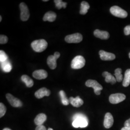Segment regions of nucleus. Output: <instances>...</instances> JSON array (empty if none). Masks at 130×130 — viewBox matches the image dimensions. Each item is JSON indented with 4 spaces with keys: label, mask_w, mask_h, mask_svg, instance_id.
<instances>
[{
    "label": "nucleus",
    "mask_w": 130,
    "mask_h": 130,
    "mask_svg": "<svg viewBox=\"0 0 130 130\" xmlns=\"http://www.w3.org/2000/svg\"><path fill=\"white\" fill-rule=\"evenodd\" d=\"M6 98L10 105L14 107H19L22 106V102L17 98L14 97L13 95L10 93H7Z\"/></svg>",
    "instance_id": "10"
},
{
    "label": "nucleus",
    "mask_w": 130,
    "mask_h": 130,
    "mask_svg": "<svg viewBox=\"0 0 130 130\" xmlns=\"http://www.w3.org/2000/svg\"><path fill=\"white\" fill-rule=\"evenodd\" d=\"M90 8V5L88 3L85 1L82 2L80 5V10L79 13L81 14L84 15L88 12L89 9Z\"/></svg>",
    "instance_id": "21"
},
{
    "label": "nucleus",
    "mask_w": 130,
    "mask_h": 130,
    "mask_svg": "<svg viewBox=\"0 0 130 130\" xmlns=\"http://www.w3.org/2000/svg\"><path fill=\"white\" fill-rule=\"evenodd\" d=\"M8 41L7 37L4 35H1L0 36V43L1 44L6 43Z\"/></svg>",
    "instance_id": "29"
},
{
    "label": "nucleus",
    "mask_w": 130,
    "mask_h": 130,
    "mask_svg": "<svg viewBox=\"0 0 130 130\" xmlns=\"http://www.w3.org/2000/svg\"><path fill=\"white\" fill-rule=\"evenodd\" d=\"M110 12L113 15L120 18L124 19L128 16L127 12L118 6H113L110 9Z\"/></svg>",
    "instance_id": "4"
},
{
    "label": "nucleus",
    "mask_w": 130,
    "mask_h": 130,
    "mask_svg": "<svg viewBox=\"0 0 130 130\" xmlns=\"http://www.w3.org/2000/svg\"><path fill=\"white\" fill-rule=\"evenodd\" d=\"M124 127H129L130 128V118L129 119L127 120L124 123Z\"/></svg>",
    "instance_id": "32"
},
{
    "label": "nucleus",
    "mask_w": 130,
    "mask_h": 130,
    "mask_svg": "<svg viewBox=\"0 0 130 130\" xmlns=\"http://www.w3.org/2000/svg\"><path fill=\"white\" fill-rule=\"evenodd\" d=\"M2 16H0V22H1V21H2Z\"/></svg>",
    "instance_id": "35"
},
{
    "label": "nucleus",
    "mask_w": 130,
    "mask_h": 130,
    "mask_svg": "<svg viewBox=\"0 0 130 130\" xmlns=\"http://www.w3.org/2000/svg\"><path fill=\"white\" fill-rule=\"evenodd\" d=\"M124 32L125 35H129L130 34V25H128L126 26L124 29Z\"/></svg>",
    "instance_id": "30"
},
{
    "label": "nucleus",
    "mask_w": 130,
    "mask_h": 130,
    "mask_svg": "<svg viewBox=\"0 0 130 130\" xmlns=\"http://www.w3.org/2000/svg\"><path fill=\"white\" fill-rule=\"evenodd\" d=\"M130 84V69L126 70L124 78L123 80L122 85L124 87H128Z\"/></svg>",
    "instance_id": "22"
},
{
    "label": "nucleus",
    "mask_w": 130,
    "mask_h": 130,
    "mask_svg": "<svg viewBox=\"0 0 130 130\" xmlns=\"http://www.w3.org/2000/svg\"><path fill=\"white\" fill-rule=\"evenodd\" d=\"M121 130H130V128L127 127H124L121 129Z\"/></svg>",
    "instance_id": "33"
},
{
    "label": "nucleus",
    "mask_w": 130,
    "mask_h": 130,
    "mask_svg": "<svg viewBox=\"0 0 130 130\" xmlns=\"http://www.w3.org/2000/svg\"><path fill=\"white\" fill-rule=\"evenodd\" d=\"M8 60V56L3 50L0 51V61L1 63L4 62Z\"/></svg>",
    "instance_id": "27"
},
{
    "label": "nucleus",
    "mask_w": 130,
    "mask_h": 130,
    "mask_svg": "<svg viewBox=\"0 0 130 130\" xmlns=\"http://www.w3.org/2000/svg\"><path fill=\"white\" fill-rule=\"evenodd\" d=\"M129 58H130V53H129Z\"/></svg>",
    "instance_id": "38"
},
{
    "label": "nucleus",
    "mask_w": 130,
    "mask_h": 130,
    "mask_svg": "<svg viewBox=\"0 0 130 130\" xmlns=\"http://www.w3.org/2000/svg\"><path fill=\"white\" fill-rule=\"evenodd\" d=\"M99 54L100 55V58L102 60H113L115 59L116 58V56L114 54L110 53L107 52L103 50H100L99 52Z\"/></svg>",
    "instance_id": "11"
},
{
    "label": "nucleus",
    "mask_w": 130,
    "mask_h": 130,
    "mask_svg": "<svg viewBox=\"0 0 130 130\" xmlns=\"http://www.w3.org/2000/svg\"><path fill=\"white\" fill-rule=\"evenodd\" d=\"M83 39L82 35L79 33H76L67 36L65 38L66 42L68 43H79Z\"/></svg>",
    "instance_id": "8"
},
{
    "label": "nucleus",
    "mask_w": 130,
    "mask_h": 130,
    "mask_svg": "<svg viewBox=\"0 0 130 130\" xmlns=\"http://www.w3.org/2000/svg\"><path fill=\"white\" fill-rule=\"evenodd\" d=\"M6 111V108L2 103H0V117L4 116Z\"/></svg>",
    "instance_id": "28"
},
{
    "label": "nucleus",
    "mask_w": 130,
    "mask_h": 130,
    "mask_svg": "<svg viewBox=\"0 0 130 130\" xmlns=\"http://www.w3.org/2000/svg\"><path fill=\"white\" fill-rule=\"evenodd\" d=\"M20 9L21 11L20 19L23 21H27L29 18V12L28 6L24 3H21L20 5Z\"/></svg>",
    "instance_id": "9"
},
{
    "label": "nucleus",
    "mask_w": 130,
    "mask_h": 130,
    "mask_svg": "<svg viewBox=\"0 0 130 130\" xmlns=\"http://www.w3.org/2000/svg\"><path fill=\"white\" fill-rule=\"evenodd\" d=\"M70 103L73 107H79L84 104V101L78 96L75 98L70 97L69 99Z\"/></svg>",
    "instance_id": "16"
},
{
    "label": "nucleus",
    "mask_w": 130,
    "mask_h": 130,
    "mask_svg": "<svg viewBox=\"0 0 130 130\" xmlns=\"http://www.w3.org/2000/svg\"><path fill=\"white\" fill-rule=\"evenodd\" d=\"M103 76L105 78V82L107 83H111L112 84H114L117 82L116 79L110 73L105 71L103 73Z\"/></svg>",
    "instance_id": "17"
},
{
    "label": "nucleus",
    "mask_w": 130,
    "mask_h": 130,
    "mask_svg": "<svg viewBox=\"0 0 130 130\" xmlns=\"http://www.w3.org/2000/svg\"><path fill=\"white\" fill-rule=\"evenodd\" d=\"M33 50L38 53L44 51L48 46V43L45 40H35L31 44Z\"/></svg>",
    "instance_id": "2"
},
{
    "label": "nucleus",
    "mask_w": 130,
    "mask_h": 130,
    "mask_svg": "<svg viewBox=\"0 0 130 130\" xmlns=\"http://www.w3.org/2000/svg\"><path fill=\"white\" fill-rule=\"evenodd\" d=\"M35 130H47L46 128L44 126L42 125L37 126L35 129Z\"/></svg>",
    "instance_id": "31"
},
{
    "label": "nucleus",
    "mask_w": 130,
    "mask_h": 130,
    "mask_svg": "<svg viewBox=\"0 0 130 130\" xmlns=\"http://www.w3.org/2000/svg\"><path fill=\"white\" fill-rule=\"evenodd\" d=\"M47 130H53V129H52V128H48V129Z\"/></svg>",
    "instance_id": "36"
},
{
    "label": "nucleus",
    "mask_w": 130,
    "mask_h": 130,
    "mask_svg": "<svg viewBox=\"0 0 130 130\" xmlns=\"http://www.w3.org/2000/svg\"><path fill=\"white\" fill-rule=\"evenodd\" d=\"M72 125L75 128H85L88 125L87 117L82 113H77L72 118Z\"/></svg>",
    "instance_id": "1"
},
{
    "label": "nucleus",
    "mask_w": 130,
    "mask_h": 130,
    "mask_svg": "<svg viewBox=\"0 0 130 130\" xmlns=\"http://www.w3.org/2000/svg\"><path fill=\"white\" fill-rule=\"evenodd\" d=\"M94 35L95 37L99 38L102 40H107L109 38V34L106 31H101L99 29H96L94 30Z\"/></svg>",
    "instance_id": "15"
},
{
    "label": "nucleus",
    "mask_w": 130,
    "mask_h": 130,
    "mask_svg": "<svg viewBox=\"0 0 130 130\" xmlns=\"http://www.w3.org/2000/svg\"><path fill=\"white\" fill-rule=\"evenodd\" d=\"M60 54L58 52H56L53 56L51 55V56H49L47 58V64L52 70H54L57 67L56 60L60 57Z\"/></svg>",
    "instance_id": "6"
},
{
    "label": "nucleus",
    "mask_w": 130,
    "mask_h": 130,
    "mask_svg": "<svg viewBox=\"0 0 130 130\" xmlns=\"http://www.w3.org/2000/svg\"><path fill=\"white\" fill-rule=\"evenodd\" d=\"M51 92L49 90L43 87L42 88L40 89L37 91L35 93V96L36 98L38 99H41L44 96H48L50 95Z\"/></svg>",
    "instance_id": "13"
},
{
    "label": "nucleus",
    "mask_w": 130,
    "mask_h": 130,
    "mask_svg": "<svg viewBox=\"0 0 130 130\" xmlns=\"http://www.w3.org/2000/svg\"><path fill=\"white\" fill-rule=\"evenodd\" d=\"M33 77L38 79H42L46 78L48 73L45 70H35L33 73Z\"/></svg>",
    "instance_id": "14"
},
{
    "label": "nucleus",
    "mask_w": 130,
    "mask_h": 130,
    "mask_svg": "<svg viewBox=\"0 0 130 130\" xmlns=\"http://www.w3.org/2000/svg\"><path fill=\"white\" fill-rule=\"evenodd\" d=\"M56 18V14L52 11H49L47 12L46 14H44L43 20L44 21H48L49 22H54Z\"/></svg>",
    "instance_id": "19"
},
{
    "label": "nucleus",
    "mask_w": 130,
    "mask_h": 130,
    "mask_svg": "<svg viewBox=\"0 0 130 130\" xmlns=\"http://www.w3.org/2000/svg\"><path fill=\"white\" fill-rule=\"evenodd\" d=\"M85 85L88 87H92L94 89V92L96 95H100L103 90L102 86L99 84L96 80L88 79L86 82Z\"/></svg>",
    "instance_id": "5"
},
{
    "label": "nucleus",
    "mask_w": 130,
    "mask_h": 130,
    "mask_svg": "<svg viewBox=\"0 0 130 130\" xmlns=\"http://www.w3.org/2000/svg\"><path fill=\"white\" fill-rule=\"evenodd\" d=\"M59 94L62 104L65 106H68L70 104V101L69 99H68L67 98L65 92L63 90H61L59 92Z\"/></svg>",
    "instance_id": "24"
},
{
    "label": "nucleus",
    "mask_w": 130,
    "mask_h": 130,
    "mask_svg": "<svg viewBox=\"0 0 130 130\" xmlns=\"http://www.w3.org/2000/svg\"><path fill=\"white\" fill-rule=\"evenodd\" d=\"M1 63V68L2 70L5 72H9L12 70V67L8 60L5 62Z\"/></svg>",
    "instance_id": "23"
},
{
    "label": "nucleus",
    "mask_w": 130,
    "mask_h": 130,
    "mask_svg": "<svg viewBox=\"0 0 130 130\" xmlns=\"http://www.w3.org/2000/svg\"><path fill=\"white\" fill-rule=\"evenodd\" d=\"M126 99L125 94L121 93H117L112 94L109 98V101L113 104H117L122 102Z\"/></svg>",
    "instance_id": "7"
},
{
    "label": "nucleus",
    "mask_w": 130,
    "mask_h": 130,
    "mask_svg": "<svg viewBox=\"0 0 130 130\" xmlns=\"http://www.w3.org/2000/svg\"><path fill=\"white\" fill-rule=\"evenodd\" d=\"M3 130H11L9 128H5V129H4Z\"/></svg>",
    "instance_id": "34"
},
{
    "label": "nucleus",
    "mask_w": 130,
    "mask_h": 130,
    "mask_svg": "<svg viewBox=\"0 0 130 130\" xmlns=\"http://www.w3.org/2000/svg\"><path fill=\"white\" fill-rule=\"evenodd\" d=\"M122 72V70L120 68L117 69L115 70V76L117 82H121L122 80H123V75L121 74Z\"/></svg>",
    "instance_id": "25"
},
{
    "label": "nucleus",
    "mask_w": 130,
    "mask_h": 130,
    "mask_svg": "<svg viewBox=\"0 0 130 130\" xmlns=\"http://www.w3.org/2000/svg\"><path fill=\"white\" fill-rule=\"evenodd\" d=\"M21 80L26 85L27 87L28 88H30L32 87L34 85V82L32 79H31L29 76L27 75H23L22 76Z\"/></svg>",
    "instance_id": "20"
},
{
    "label": "nucleus",
    "mask_w": 130,
    "mask_h": 130,
    "mask_svg": "<svg viewBox=\"0 0 130 130\" xmlns=\"http://www.w3.org/2000/svg\"><path fill=\"white\" fill-rule=\"evenodd\" d=\"M54 2L56 4V7L58 9H60L62 8H66L67 7V3L66 2H63L61 0H55Z\"/></svg>",
    "instance_id": "26"
},
{
    "label": "nucleus",
    "mask_w": 130,
    "mask_h": 130,
    "mask_svg": "<svg viewBox=\"0 0 130 130\" xmlns=\"http://www.w3.org/2000/svg\"><path fill=\"white\" fill-rule=\"evenodd\" d=\"M114 123V119L113 116L110 113H107L105 116L104 121V126L107 128L109 129L111 128Z\"/></svg>",
    "instance_id": "12"
},
{
    "label": "nucleus",
    "mask_w": 130,
    "mask_h": 130,
    "mask_svg": "<svg viewBox=\"0 0 130 130\" xmlns=\"http://www.w3.org/2000/svg\"><path fill=\"white\" fill-rule=\"evenodd\" d=\"M43 2H48V0H43Z\"/></svg>",
    "instance_id": "37"
},
{
    "label": "nucleus",
    "mask_w": 130,
    "mask_h": 130,
    "mask_svg": "<svg viewBox=\"0 0 130 130\" xmlns=\"http://www.w3.org/2000/svg\"><path fill=\"white\" fill-rule=\"evenodd\" d=\"M85 64V60L83 56H77L75 57L71 62V67L73 69L78 70L83 68Z\"/></svg>",
    "instance_id": "3"
},
{
    "label": "nucleus",
    "mask_w": 130,
    "mask_h": 130,
    "mask_svg": "<svg viewBox=\"0 0 130 130\" xmlns=\"http://www.w3.org/2000/svg\"><path fill=\"white\" fill-rule=\"evenodd\" d=\"M47 117L43 113L39 114L34 119V122L36 125H42L46 121Z\"/></svg>",
    "instance_id": "18"
}]
</instances>
